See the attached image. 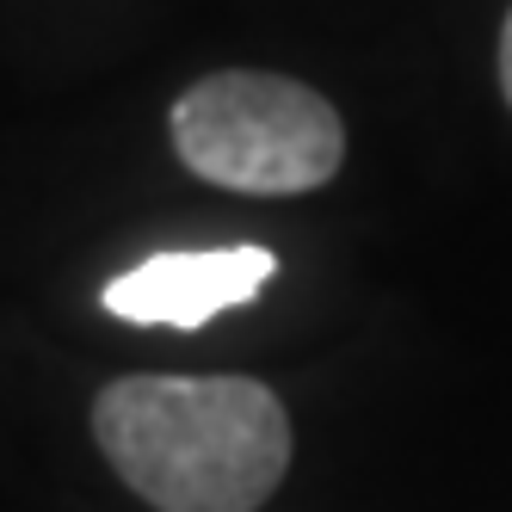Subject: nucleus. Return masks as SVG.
<instances>
[{
	"instance_id": "f257e3e1",
	"label": "nucleus",
	"mask_w": 512,
	"mask_h": 512,
	"mask_svg": "<svg viewBox=\"0 0 512 512\" xmlns=\"http://www.w3.org/2000/svg\"><path fill=\"white\" fill-rule=\"evenodd\" d=\"M93 438L155 512H260L290 469V414L253 377H118Z\"/></svg>"
},
{
	"instance_id": "f03ea898",
	"label": "nucleus",
	"mask_w": 512,
	"mask_h": 512,
	"mask_svg": "<svg viewBox=\"0 0 512 512\" xmlns=\"http://www.w3.org/2000/svg\"><path fill=\"white\" fill-rule=\"evenodd\" d=\"M173 155L198 179L247 198H297L315 192L346 161V124L315 87L266 75V68H223L173 99Z\"/></svg>"
},
{
	"instance_id": "7ed1b4c3",
	"label": "nucleus",
	"mask_w": 512,
	"mask_h": 512,
	"mask_svg": "<svg viewBox=\"0 0 512 512\" xmlns=\"http://www.w3.org/2000/svg\"><path fill=\"white\" fill-rule=\"evenodd\" d=\"M278 272L266 247H204V253H155L105 284V309L142 327H204L235 303H253Z\"/></svg>"
},
{
	"instance_id": "20e7f679",
	"label": "nucleus",
	"mask_w": 512,
	"mask_h": 512,
	"mask_svg": "<svg viewBox=\"0 0 512 512\" xmlns=\"http://www.w3.org/2000/svg\"><path fill=\"white\" fill-rule=\"evenodd\" d=\"M500 93H506V105H512V13H506V25H500Z\"/></svg>"
}]
</instances>
